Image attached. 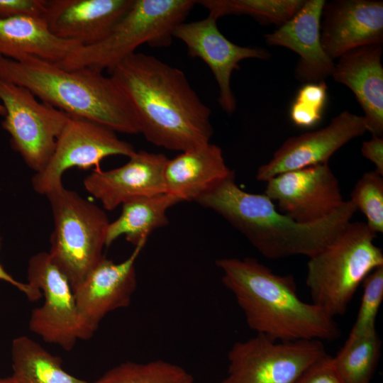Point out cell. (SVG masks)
I'll return each mask as SVG.
<instances>
[{
    "mask_svg": "<svg viewBox=\"0 0 383 383\" xmlns=\"http://www.w3.org/2000/svg\"><path fill=\"white\" fill-rule=\"evenodd\" d=\"M350 200L366 217L369 228L383 232V177L376 171L365 172L355 184Z\"/></svg>",
    "mask_w": 383,
    "mask_h": 383,
    "instance_id": "cell-28",
    "label": "cell"
},
{
    "mask_svg": "<svg viewBox=\"0 0 383 383\" xmlns=\"http://www.w3.org/2000/svg\"><path fill=\"white\" fill-rule=\"evenodd\" d=\"M133 0H46L43 18L57 38L82 45L104 39Z\"/></svg>",
    "mask_w": 383,
    "mask_h": 383,
    "instance_id": "cell-18",
    "label": "cell"
},
{
    "mask_svg": "<svg viewBox=\"0 0 383 383\" xmlns=\"http://www.w3.org/2000/svg\"><path fill=\"white\" fill-rule=\"evenodd\" d=\"M28 283L38 288L44 297L43 305L31 312L32 332L67 351L78 340H87L94 335L79 312L70 281L48 252H40L30 258Z\"/></svg>",
    "mask_w": 383,
    "mask_h": 383,
    "instance_id": "cell-10",
    "label": "cell"
},
{
    "mask_svg": "<svg viewBox=\"0 0 383 383\" xmlns=\"http://www.w3.org/2000/svg\"><path fill=\"white\" fill-rule=\"evenodd\" d=\"M1 245V238H0ZM0 280L4 281L13 287H16L19 291L23 292L27 298L31 301L38 300L42 294L40 291L29 283H23L15 279L10 274H9L0 263Z\"/></svg>",
    "mask_w": 383,
    "mask_h": 383,
    "instance_id": "cell-35",
    "label": "cell"
},
{
    "mask_svg": "<svg viewBox=\"0 0 383 383\" xmlns=\"http://www.w3.org/2000/svg\"><path fill=\"white\" fill-rule=\"evenodd\" d=\"M325 0H304L294 16L266 34L269 45L287 48L299 58L294 70L296 79L315 83L331 76L335 62L324 52L320 35L321 18Z\"/></svg>",
    "mask_w": 383,
    "mask_h": 383,
    "instance_id": "cell-19",
    "label": "cell"
},
{
    "mask_svg": "<svg viewBox=\"0 0 383 383\" xmlns=\"http://www.w3.org/2000/svg\"><path fill=\"white\" fill-rule=\"evenodd\" d=\"M46 0H0V20L21 16L43 17Z\"/></svg>",
    "mask_w": 383,
    "mask_h": 383,
    "instance_id": "cell-31",
    "label": "cell"
},
{
    "mask_svg": "<svg viewBox=\"0 0 383 383\" xmlns=\"http://www.w3.org/2000/svg\"><path fill=\"white\" fill-rule=\"evenodd\" d=\"M266 182L264 194L277 202L281 212L299 223L320 221L345 201L328 163L286 172Z\"/></svg>",
    "mask_w": 383,
    "mask_h": 383,
    "instance_id": "cell-12",
    "label": "cell"
},
{
    "mask_svg": "<svg viewBox=\"0 0 383 383\" xmlns=\"http://www.w3.org/2000/svg\"><path fill=\"white\" fill-rule=\"evenodd\" d=\"M221 383H225L224 381L221 382Z\"/></svg>",
    "mask_w": 383,
    "mask_h": 383,
    "instance_id": "cell-38",
    "label": "cell"
},
{
    "mask_svg": "<svg viewBox=\"0 0 383 383\" xmlns=\"http://www.w3.org/2000/svg\"><path fill=\"white\" fill-rule=\"evenodd\" d=\"M216 265L257 334L279 342L331 341L340 336L334 318L299 298L292 275L277 274L252 257L219 258Z\"/></svg>",
    "mask_w": 383,
    "mask_h": 383,
    "instance_id": "cell-3",
    "label": "cell"
},
{
    "mask_svg": "<svg viewBox=\"0 0 383 383\" xmlns=\"http://www.w3.org/2000/svg\"><path fill=\"white\" fill-rule=\"evenodd\" d=\"M304 0H200L209 16L218 19L228 15L250 16L262 24L280 26L291 19Z\"/></svg>",
    "mask_w": 383,
    "mask_h": 383,
    "instance_id": "cell-26",
    "label": "cell"
},
{
    "mask_svg": "<svg viewBox=\"0 0 383 383\" xmlns=\"http://www.w3.org/2000/svg\"><path fill=\"white\" fill-rule=\"evenodd\" d=\"M382 341L377 331L348 337L335 356L334 366L344 383H370L380 358Z\"/></svg>",
    "mask_w": 383,
    "mask_h": 383,
    "instance_id": "cell-25",
    "label": "cell"
},
{
    "mask_svg": "<svg viewBox=\"0 0 383 383\" xmlns=\"http://www.w3.org/2000/svg\"><path fill=\"white\" fill-rule=\"evenodd\" d=\"M289 115L294 125L303 128L315 127L322 118V112L296 101H294L292 104Z\"/></svg>",
    "mask_w": 383,
    "mask_h": 383,
    "instance_id": "cell-33",
    "label": "cell"
},
{
    "mask_svg": "<svg viewBox=\"0 0 383 383\" xmlns=\"http://www.w3.org/2000/svg\"><path fill=\"white\" fill-rule=\"evenodd\" d=\"M135 152L131 143L120 139L109 128L90 120L70 116L49 161L33 176V189L36 193L45 195L63 185L62 175L69 169L99 170L101 162L106 157H129Z\"/></svg>",
    "mask_w": 383,
    "mask_h": 383,
    "instance_id": "cell-11",
    "label": "cell"
},
{
    "mask_svg": "<svg viewBox=\"0 0 383 383\" xmlns=\"http://www.w3.org/2000/svg\"><path fill=\"white\" fill-rule=\"evenodd\" d=\"M5 114V111H4V106L3 105L1 104V103L0 102V116H4Z\"/></svg>",
    "mask_w": 383,
    "mask_h": 383,
    "instance_id": "cell-37",
    "label": "cell"
},
{
    "mask_svg": "<svg viewBox=\"0 0 383 383\" xmlns=\"http://www.w3.org/2000/svg\"><path fill=\"white\" fill-rule=\"evenodd\" d=\"M11 359L18 383H91L67 372L60 357L27 336L13 340Z\"/></svg>",
    "mask_w": 383,
    "mask_h": 383,
    "instance_id": "cell-24",
    "label": "cell"
},
{
    "mask_svg": "<svg viewBox=\"0 0 383 383\" xmlns=\"http://www.w3.org/2000/svg\"><path fill=\"white\" fill-rule=\"evenodd\" d=\"M196 4V1L193 0H133L104 39L79 46L57 64L67 70L109 72L143 44L168 47L175 28L184 21Z\"/></svg>",
    "mask_w": 383,
    "mask_h": 383,
    "instance_id": "cell-6",
    "label": "cell"
},
{
    "mask_svg": "<svg viewBox=\"0 0 383 383\" xmlns=\"http://www.w3.org/2000/svg\"><path fill=\"white\" fill-rule=\"evenodd\" d=\"M0 383H18L11 376L7 378L0 379Z\"/></svg>",
    "mask_w": 383,
    "mask_h": 383,
    "instance_id": "cell-36",
    "label": "cell"
},
{
    "mask_svg": "<svg viewBox=\"0 0 383 383\" xmlns=\"http://www.w3.org/2000/svg\"><path fill=\"white\" fill-rule=\"evenodd\" d=\"M296 383H344L327 353L311 365Z\"/></svg>",
    "mask_w": 383,
    "mask_h": 383,
    "instance_id": "cell-30",
    "label": "cell"
},
{
    "mask_svg": "<svg viewBox=\"0 0 383 383\" xmlns=\"http://www.w3.org/2000/svg\"><path fill=\"white\" fill-rule=\"evenodd\" d=\"M144 246H135L131 255L118 263L104 256L72 288L79 312L94 332L109 313L130 305L137 286L135 262Z\"/></svg>",
    "mask_w": 383,
    "mask_h": 383,
    "instance_id": "cell-15",
    "label": "cell"
},
{
    "mask_svg": "<svg viewBox=\"0 0 383 383\" xmlns=\"http://www.w3.org/2000/svg\"><path fill=\"white\" fill-rule=\"evenodd\" d=\"M194 202L223 217L261 255L272 260L315 255L343 231L357 210L348 200L320 221L299 223L279 213L265 194L240 189L234 172Z\"/></svg>",
    "mask_w": 383,
    "mask_h": 383,
    "instance_id": "cell-2",
    "label": "cell"
},
{
    "mask_svg": "<svg viewBox=\"0 0 383 383\" xmlns=\"http://www.w3.org/2000/svg\"><path fill=\"white\" fill-rule=\"evenodd\" d=\"M82 45L53 35L43 17L21 16L0 20V57L18 60L31 55L59 63Z\"/></svg>",
    "mask_w": 383,
    "mask_h": 383,
    "instance_id": "cell-22",
    "label": "cell"
},
{
    "mask_svg": "<svg viewBox=\"0 0 383 383\" xmlns=\"http://www.w3.org/2000/svg\"><path fill=\"white\" fill-rule=\"evenodd\" d=\"M108 72L148 142L180 152L210 142L211 110L181 70L153 55L134 52Z\"/></svg>",
    "mask_w": 383,
    "mask_h": 383,
    "instance_id": "cell-1",
    "label": "cell"
},
{
    "mask_svg": "<svg viewBox=\"0 0 383 383\" xmlns=\"http://www.w3.org/2000/svg\"><path fill=\"white\" fill-rule=\"evenodd\" d=\"M0 79L27 88L42 102L73 117L99 123L116 133L140 134L128 101L110 76L28 55L18 60L0 57Z\"/></svg>",
    "mask_w": 383,
    "mask_h": 383,
    "instance_id": "cell-4",
    "label": "cell"
},
{
    "mask_svg": "<svg viewBox=\"0 0 383 383\" xmlns=\"http://www.w3.org/2000/svg\"><path fill=\"white\" fill-rule=\"evenodd\" d=\"M0 101L5 111L1 126L12 148L35 173L40 171L70 116L39 101L27 88L2 79Z\"/></svg>",
    "mask_w": 383,
    "mask_h": 383,
    "instance_id": "cell-8",
    "label": "cell"
},
{
    "mask_svg": "<svg viewBox=\"0 0 383 383\" xmlns=\"http://www.w3.org/2000/svg\"><path fill=\"white\" fill-rule=\"evenodd\" d=\"M326 354L322 341H274L265 335L235 343L228 353L225 383H296Z\"/></svg>",
    "mask_w": 383,
    "mask_h": 383,
    "instance_id": "cell-9",
    "label": "cell"
},
{
    "mask_svg": "<svg viewBox=\"0 0 383 383\" xmlns=\"http://www.w3.org/2000/svg\"><path fill=\"white\" fill-rule=\"evenodd\" d=\"M173 37L187 48L192 57L200 58L211 70L218 87V102L223 111L232 114L237 101L231 86L234 70L245 59L269 60L272 55L262 48L240 46L220 31L217 19L208 16L192 22H182L175 28Z\"/></svg>",
    "mask_w": 383,
    "mask_h": 383,
    "instance_id": "cell-13",
    "label": "cell"
},
{
    "mask_svg": "<svg viewBox=\"0 0 383 383\" xmlns=\"http://www.w3.org/2000/svg\"><path fill=\"white\" fill-rule=\"evenodd\" d=\"M366 131L363 116L343 111L326 127L287 139L258 168L256 179L267 182L286 172L328 163L338 150Z\"/></svg>",
    "mask_w": 383,
    "mask_h": 383,
    "instance_id": "cell-14",
    "label": "cell"
},
{
    "mask_svg": "<svg viewBox=\"0 0 383 383\" xmlns=\"http://www.w3.org/2000/svg\"><path fill=\"white\" fill-rule=\"evenodd\" d=\"M320 35L324 52L333 61L358 47L383 45V1H326Z\"/></svg>",
    "mask_w": 383,
    "mask_h": 383,
    "instance_id": "cell-17",
    "label": "cell"
},
{
    "mask_svg": "<svg viewBox=\"0 0 383 383\" xmlns=\"http://www.w3.org/2000/svg\"><path fill=\"white\" fill-rule=\"evenodd\" d=\"M327 89L325 81L306 83L299 89L294 101L323 112L327 99Z\"/></svg>",
    "mask_w": 383,
    "mask_h": 383,
    "instance_id": "cell-32",
    "label": "cell"
},
{
    "mask_svg": "<svg viewBox=\"0 0 383 383\" xmlns=\"http://www.w3.org/2000/svg\"><path fill=\"white\" fill-rule=\"evenodd\" d=\"M93 383H194V378L181 366L157 360L121 363Z\"/></svg>",
    "mask_w": 383,
    "mask_h": 383,
    "instance_id": "cell-27",
    "label": "cell"
},
{
    "mask_svg": "<svg viewBox=\"0 0 383 383\" xmlns=\"http://www.w3.org/2000/svg\"><path fill=\"white\" fill-rule=\"evenodd\" d=\"M382 45L349 50L335 62L331 77L348 87L364 111L367 131L383 136Z\"/></svg>",
    "mask_w": 383,
    "mask_h": 383,
    "instance_id": "cell-20",
    "label": "cell"
},
{
    "mask_svg": "<svg viewBox=\"0 0 383 383\" xmlns=\"http://www.w3.org/2000/svg\"><path fill=\"white\" fill-rule=\"evenodd\" d=\"M232 172L221 148L207 143L168 159L164 170L165 192L183 201H194Z\"/></svg>",
    "mask_w": 383,
    "mask_h": 383,
    "instance_id": "cell-21",
    "label": "cell"
},
{
    "mask_svg": "<svg viewBox=\"0 0 383 383\" xmlns=\"http://www.w3.org/2000/svg\"><path fill=\"white\" fill-rule=\"evenodd\" d=\"M45 196L53 218L48 254L74 288L104 256L110 221L103 208L63 185Z\"/></svg>",
    "mask_w": 383,
    "mask_h": 383,
    "instance_id": "cell-7",
    "label": "cell"
},
{
    "mask_svg": "<svg viewBox=\"0 0 383 383\" xmlns=\"http://www.w3.org/2000/svg\"><path fill=\"white\" fill-rule=\"evenodd\" d=\"M361 152L374 165L375 171L383 176V138L372 135L370 140L364 141Z\"/></svg>",
    "mask_w": 383,
    "mask_h": 383,
    "instance_id": "cell-34",
    "label": "cell"
},
{
    "mask_svg": "<svg viewBox=\"0 0 383 383\" xmlns=\"http://www.w3.org/2000/svg\"><path fill=\"white\" fill-rule=\"evenodd\" d=\"M181 202L179 198L166 192L125 202L119 216L109 223L106 247L121 235L134 247L145 245L151 233L168 224L167 211Z\"/></svg>",
    "mask_w": 383,
    "mask_h": 383,
    "instance_id": "cell-23",
    "label": "cell"
},
{
    "mask_svg": "<svg viewBox=\"0 0 383 383\" xmlns=\"http://www.w3.org/2000/svg\"><path fill=\"white\" fill-rule=\"evenodd\" d=\"M377 234L365 222H350L343 231L307 263L306 284L312 303L334 318L343 315L360 284L383 266Z\"/></svg>",
    "mask_w": 383,
    "mask_h": 383,
    "instance_id": "cell-5",
    "label": "cell"
},
{
    "mask_svg": "<svg viewBox=\"0 0 383 383\" xmlns=\"http://www.w3.org/2000/svg\"><path fill=\"white\" fill-rule=\"evenodd\" d=\"M362 284L360 306L348 335L350 338L360 337L376 331L375 321L383 299V266L372 271Z\"/></svg>",
    "mask_w": 383,
    "mask_h": 383,
    "instance_id": "cell-29",
    "label": "cell"
},
{
    "mask_svg": "<svg viewBox=\"0 0 383 383\" xmlns=\"http://www.w3.org/2000/svg\"><path fill=\"white\" fill-rule=\"evenodd\" d=\"M168 159L162 153L136 151L121 167L93 170L83 184L104 210L112 211L131 199L165 193L164 170Z\"/></svg>",
    "mask_w": 383,
    "mask_h": 383,
    "instance_id": "cell-16",
    "label": "cell"
}]
</instances>
